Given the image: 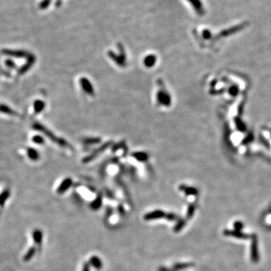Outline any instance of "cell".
<instances>
[{
    "mask_svg": "<svg viewBox=\"0 0 271 271\" xmlns=\"http://www.w3.org/2000/svg\"><path fill=\"white\" fill-rule=\"evenodd\" d=\"M43 240H44V233L40 228L35 227V228L32 229L31 231H29V242L31 241V245L36 246L39 250H41V246H42Z\"/></svg>",
    "mask_w": 271,
    "mask_h": 271,
    "instance_id": "obj_1",
    "label": "cell"
},
{
    "mask_svg": "<svg viewBox=\"0 0 271 271\" xmlns=\"http://www.w3.org/2000/svg\"><path fill=\"white\" fill-rule=\"evenodd\" d=\"M38 251L40 250L36 246L31 244L28 245L27 247L24 249V252L21 255V261H22V262L25 263V264H28V263L31 262L34 259V258L36 256Z\"/></svg>",
    "mask_w": 271,
    "mask_h": 271,
    "instance_id": "obj_2",
    "label": "cell"
},
{
    "mask_svg": "<svg viewBox=\"0 0 271 271\" xmlns=\"http://www.w3.org/2000/svg\"><path fill=\"white\" fill-rule=\"evenodd\" d=\"M11 197V192L8 188L0 190V214L4 210Z\"/></svg>",
    "mask_w": 271,
    "mask_h": 271,
    "instance_id": "obj_3",
    "label": "cell"
},
{
    "mask_svg": "<svg viewBox=\"0 0 271 271\" xmlns=\"http://www.w3.org/2000/svg\"><path fill=\"white\" fill-rule=\"evenodd\" d=\"M166 213L163 210H154V211L148 213L144 216V219L146 221H151V220L160 219V218H165Z\"/></svg>",
    "mask_w": 271,
    "mask_h": 271,
    "instance_id": "obj_4",
    "label": "cell"
},
{
    "mask_svg": "<svg viewBox=\"0 0 271 271\" xmlns=\"http://www.w3.org/2000/svg\"><path fill=\"white\" fill-rule=\"evenodd\" d=\"M72 184V181L71 179H66L62 182V183L59 185L58 188L57 189V192L58 194H63L66 190H69L71 185Z\"/></svg>",
    "mask_w": 271,
    "mask_h": 271,
    "instance_id": "obj_5",
    "label": "cell"
},
{
    "mask_svg": "<svg viewBox=\"0 0 271 271\" xmlns=\"http://www.w3.org/2000/svg\"><path fill=\"white\" fill-rule=\"evenodd\" d=\"M89 264L90 265L92 266L93 267H94L97 270H100L103 267V262H102V261L99 257L95 256V255H94V256H92L90 258Z\"/></svg>",
    "mask_w": 271,
    "mask_h": 271,
    "instance_id": "obj_6",
    "label": "cell"
},
{
    "mask_svg": "<svg viewBox=\"0 0 271 271\" xmlns=\"http://www.w3.org/2000/svg\"><path fill=\"white\" fill-rule=\"evenodd\" d=\"M156 63V57L154 55H148L144 58L143 64L145 67L151 68Z\"/></svg>",
    "mask_w": 271,
    "mask_h": 271,
    "instance_id": "obj_7",
    "label": "cell"
},
{
    "mask_svg": "<svg viewBox=\"0 0 271 271\" xmlns=\"http://www.w3.org/2000/svg\"><path fill=\"white\" fill-rule=\"evenodd\" d=\"M188 1L193 6V8L198 14H200V15L203 14V7L202 3L200 0H188Z\"/></svg>",
    "mask_w": 271,
    "mask_h": 271,
    "instance_id": "obj_8",
    "label": "cell"
},
{
    "mask_svg": "<svg viewBox=\"0 0 271 271\" xmlns=\"http://www.w3.org/2000/svg\"><path fill=\"white\" fill-rule=\"evenodd\" d=\"M102 203H103V198L101 195H98L95 200L91 203V208L94 210H97L101 207Z\"/></svg>",
    "mask_w": 271,
    "mask_h": 271,
    "instance_id": "obj_9",
    "label": "cell"
},
{
    "mask_svg": "<svg viewBox=\"0 0 271 271\" xmlns=\"http://www.w3.org/2000/svg\"><path fill=\"white\" fill-rule=\"evenodd\" d=\"M185 220H183V219L179 220V221H178L177 223H176V225H175L174 229H173L174 232L180 231V230H182V228H183V227H184V226H185Z\"/></svg>",
    "mask_w": 271,
    "mask_h": 271,
    "instance_id": "obj_10",
    "label": "cell"
},
{
    "mask_svg": "<svg viewBox=\"0 0 271 271\" xmlns=\"http://www.w3.org/2000/svg\"><path fill=\"white\" fill-rule=\"evenodd\" d=\"M194 210H195V207L193 204H190V205L188 207V212H187V217L188 218H191V216H193V213H194Z\"/></svg>",
    "mask_w": 271,
    "mask_h": 271,
    "instance_id": "obj_11",
    "label": "cell"
},
{
    "mask_svg": "<svg viewBox=\"0 0 271 271\" xmlns=\"http://www.w3.org/2000/svg\"><path fill=\"white\" fill-rule=\"evenodd\" d=\"M190 264H175L174 266V269L176 270H181V269H184V268H187V267H190Z\"/></svg>",
    "mask_w": 271,
    "mask_h": 271,
    "instance_id": "obj_12",
    "label": "cell"
},
{
    "mask_svg": "<svg viewBox=\"0 0 271 271\" xmlns=\"http://www.w3.org/2000/svg\"><path fill=\"white\" fill-rule=\"evenodd\" d=\"M181 190H185V193L188 195H195L197 194V190L194 188H185V189H181Z\"/></svg>",
    "mask_w": 271,
    "mask_h": 271,
    "instance_id": "obj_13",
    "label": "cell"
},
{
    "mask_svg": "<svg viewBox=\"0 0 271 271\" xmlns=\"http://www.w3.org/2000/svg\"><path fill=\"white\" fill-rule=\"evenodd\" d=\"M177 217L178 216H176V214L170 213H168V214H166L165 218H167V220H169V221H175V220H176L178 218Z\"/></svg>",
    "mask_w": 271,
    "mask_h": 271,
    "instance_id": "obj_14",
    "label": "cell"
},
{
    "mask_svg": "<svg viewBox=\"0 0 271 271\" xmlns=\"http://www.w3.org/2000/svg\"><path fill=\"white\" fill-rule=\"evenodd\" d=\"M90 268H91V265H90L89 262H86L84 264L83 268H82V271H91Z\"/></svg>",
    "mask_w": 271,
    "mask_h": 271,
    "instance_id": "obj_15",
    "label": "cell"
}]
</instances>
